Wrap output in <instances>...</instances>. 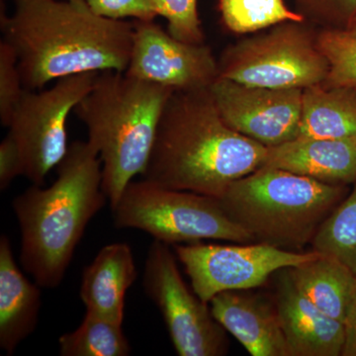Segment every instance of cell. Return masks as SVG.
I'll return each mask as SVG.
<instances>
[{
  "label": "cell",
  "instance_id": "cell-30",
  "mask_svg": "<svg viewBox=\"0 0 356 356\" xmlns=\"http://www.w3.org/2000/svg\"><path fill=\"white\" fill-rule=\"evenodd\" d=\"M341 31H343V30H341ZM343 32H346V34L353 37V38H356V16L355 18H353V20L351 21L350 24L348 25V27L346 28V30H343Z\"/></svg>",
  "mask_w": 356,
  "mask_h": 356
},
{
  "label": "cell",
  "instance_id": "cell-3",
  "mask_svg": "<svg viewBox=\"0 0 356 356\" xmlns=\"http://www.w3.org/2000/svg\"><path fill=\"white\" fill-rule=\"evenodd\" d=\"M107 200L102 159L88 140L70 145L51 186L33 184L14 198L21 266L37 284L54 289L62 283L88 222Z\"/></svg>",
  "mask_w": 356,
  "mask_h": 356
},
{
  "label": "cell",
  "instance_id": "cell-14",
  "mask_svg": "<svg viewBox=\"0 0 356 356\" xmlns=\"http://www.w3.org/2000/svg\"><path fill=\"white\" fill-rule=\"evenodd\" d=\"M231 290L209 302L218 323L252 356H290L275 304L259 295Z\"/></svg>",
  "mask_w": 356,
  "mask_h": 356
},
{
  "label": "cell",
  "instance_id": "cell-19",
  "mask_svg": "<svg viewBox=\"0 0 356 356\" xmlns=\"http://www.w3.org/2000/svg\"><path fill=\"white\" fill-rule=\"evenodd\" d=\"M288 273L314 305L343 324L356 280L348 266L320 254L316 259L289 267Z\"/></svg>",
  "mask_w": 356,
  "mask_h": 356
},
{
  "label": "cell",
  "instance_id": "cell-20",
  "mask_svg": "<svg viewBox=\"0 0 356 356\" xmlns=\"http://www.w3.org/2000/svg\"><path fill=\"white\" fill-rule=\"evenodd\" d=\"M122 324L86 311L81 325L58 339L62 356H127L131 346Z\"/></svg>",
  "mask_w": 356,
  "mask_h": 356
},
{
  "label": "cell",
  "instance_id": "cell-1",
  "mask_svg": "<svg viewBox=\"0 0 356 356\" xmlns=\"http://www.w3.org/2000/svg\"><path fill=\"white\" fill-rule=\"evenodd\" d=\"M0 28L29 90L84 72H125L132 51L134 22L97 15L86 0H15L11 15L1 9Z\"/></svg>",
  "mask_w": 356,
  "mask_h": 356
},
{
  "label": "cell",
  "instance_id": "cell-22",
  "mask_svg": "<svg viewBox=\"0 0 356 356\" xmlns=\"http://www.w3.org/2000/svg\"><path fill=\"white\" fill-rule=\"evenodd\" d=\"M219 9L227 29L236 34L261 31L287 21H306L301 13L290 10L284 0H219Z\"/></svg>",
  "mask_w": 356,
  "mask_h": 356
},
{
  "label": "cell",
  "instance_id": "cell-15",
  "mask_svg": "<svg viewBox=\"0 0 356 356\" xmlns=\"http://www.w3.org/2000/svg\"><path fill=\"white\" fill-rule=\"evenodd\" d=\"M261 166L280 168L325 184L356 181V139L295 138L267 147Z\"/></svg>",
  "mask_w": 356,
  "mask_h": 356
},
{
  "label": "cell",
  "instance_id": "cell-21",
  "mask_svg": "<svg viewBox=\"0 0 356 356\" xmlns=\"http://www.w3.org/2000/svg\"><path fill=\"white\" fill-rule=\"evenodd\" d=\"M311 245L318 254L341 261L356 275V181L323 222Z\"/></svg>",
  "mask_w": 356,
  "mask_h": 356
},
{
  "label": "cell",
  "instance_id": "cell-10",
  "mask_svg": "<svg viewBox=\"0 0 356 356\" xmlns=\"http://www.w3.org/2000/svg\"><path fill=\"white\" fill-rule=\"evenodd\" d=\"M175 252L191 278L192 291L206 303L221 292L261 287L273 273L320 254L315 250L289 252L261 243L198 242L175 245Z\"/></svg>",
  "mask_w": 356,
  "mask_h": 356
},
{
  "label": "cell",
  "instance_id": "cell-25",
  "mask_svg": "<svg viewBox=\"0 0 356 356\" xmlns=\"http://www.w3.org/2000/svg\"><path fill=\"white\" fill-rule=\"evenodd\" d=\"M16 51L4 40L0 42V121L8 127L14 110L24 95Z\"/></svg>",
  "mask_w": 356,
  "mask_h": 356
},
{
  "label": "cell",
  "instance_id": "cell-16",
  "mask_svg": "<svg viewBox=\"0 0 356 356\" xmlns=\"http://www.w3.org/2000/svg\"><path fill=\"white\" fill-rule=\"evenodd\" d=\"M137 276L128 243H110L102 248L83 273L79 296L86 311L123 325L126 293Z\"/></svg>",
  "mask_w": 356,
  "mask_h": 356
},
{
  "label": "cell",
  "instance_id": "cell-5",
  "mask_svg": "<svg viewBox=\"0 0 356 356\" xmlns=\"http://www.w3.org/2000/svg\"><path fill=\"white\" fill-rule=\"evenodd\" d=\"M348 193V185L261 166L229 185L219 201L255 243L300 252Z\"/></svg>",
  "mask_w": 356,
  "mask_h": 356
},
{
  "label": "cell",
  "instance_id": "cell-13",
  "mask_svg": "<svg viewBox=\"0 0 356 356\" xmlns=\"http://www.w3.org/2000/svg\"><path fill=\"white\" fill-rule=\"evenodd\" d=\"M275 304L290 356L343 355L344 325L307 298L288 273L281 269Z\"/></svg>",
  "mask_w": 356,
  "mask_h": 356
},
{
  "label": "cell",
  "instance_id": "cell-17",
  "mask_svg": "<svg viewBox=\"0 0 356 356\" xmlns=\"http://www.w3.org/2000/svg\"><path fill=\"white\" fill-rule=\"evenodd\" d=\"M41 286L20 270L10 241L0 238V348L13 355L31 336L41 309Z\"/></svg>",
  "mask_w": 356,
  "mask_h": 356
},
{
  "label": "cell",
  "instance_id": "cell-12",
  "mask_svg": "<svg viewBox=\"0 0 356 356\" xmlns=\"http://www.w3.org/2000/svg\"><path fill=\"white\" fill-rule=\"evenodd\" d=\"M209 89L222 120L236 132L266 147L297 137L303 89L261 88L222 77Z\"/></svg>",
  "mask_w": 356,
  "mask_h": 356
},
{
  "label": "cell",
  "instance_id": "cell-4",
  "mask_svg": "<svg viewBox=\"0 0 356 356\" xmlns=\"http://www.w3.org/2000/svg\"><path fill=\"white\" fill-rule=\"evenodd\" d=\"M175 91L107 70L74 112L88 129V142L102 163V189L111 208L151 156L161 114Z\"/></svg>",
  "mask_w": 356,
  "mask_h": 356
},
{
  "label": "cell",
  "instance_id": "cell-28",
  "mask_svg": "<svg viewBox=\"0 0 356 356\" xmlns=\"http://www.w3.org/2000/svg\"><path fill=\"white\" fill-rule=\"evenodd\" d=\"M19 175H23L19 147L13 138L7 134L0 144V191H6Z\"/></svg>",
  "mask_w": 356,
  "mask_h": 356
},
{
  "label": "cell",
  "instance_id": "cell-9",
  "mask_svg": "<svg viewBox=\"0 0 356 356\" xmlns=\"http://www.w3.org/2000/svg\"><path fill=\"white\" fill-rule=\"evenodd\" d=\"M143 285L147 296L161 312L178 355L228 353L226 330L213 316L209 303L186 286L170 245L156 240L149 245Z\"/></svg>",
  "mask_w": 356,
  "mask_h": 356
},
{
  "label": "cell",
  "instance_id": "cell-23",
  "mask_svg": "<svg viewBox=\"0 0 356 356\" xmlns=\"http://www.w3.org/2000/svg\"><path fill=\"white\" fill-rule=\"evenodd\" d=\"M317 42L330 65L323 86L356 88V38L341 30L322 29L317 33Z\"/></svg>",
  "mask_w": 356,
  "mask_h": 356
},
{
  "label": "cell",
  "instance_id": "cell-24",
  "mask_svg": "<svg viewBox=\"0 0 356 356\" xmlns=\"http://www.w3.org/2000/svg\"><path fill=\"white\" fill-rule=\"evenodd\" d=\"M159 15L168 21V32L173 38L191 44H204L197 0H152Z\"/></svg>",
  "mask_w": 356,
  "mask_h": 356
},
{
  "label": "cell",
  "instance_id": "cell-8",
  "mask_svg": "<svg viewBox=\"0 0 356 356\" xmlns=\"http://www.w3.org/2000/svg\"><path fill=\"white\" fill-rule=\"evenodd\" d=\"M99 72H84L56 81L44 90L25 89L9 123V135L19 147L23 177L43 185L69 149L67 120L92 88Z\"/></svg>",
  "mask_w": 356,
  "mask_h": 356
},
{
  "label": "cell",
  "instance_id": "cell-18",
  "mask_svg": "<svg viewBox=\"0 0 356 356\" xmlns=\"http://www.w3.org/2000/svg\"><path fill=\"white\" fill-rule=\"evenodd\" d=\"M296 138L356 139V88H304Z\"/></svg>",
  "mask_w": 356,
  "mask_h": 356
},
{
  "label": "cell",
  "instance_id": "cell-26",
  "mask_svg": "<svg viewBox=\"0 0 356 356\" xmlns=\"http://www.w3.org/2000/svg\"><path fill=\"white\" fill-rule=\"evenodd\" d=\"M297 13L323 29L346 30L356 16V0H296Z\"/></svg>",
  "mask_w": 356,
  "mask_h": 356
},
{
  "label": "cell",
  "instance_id": "cell-29",
  "mask_svg": "<svg viewBox=\"0 0 356 356\" xmlns=\"http://www.w3.org/2000/svg\"><path fill=\"white\" fill-rule=\"evenodd\" d=\"M343 325L346 339L343 356H356V280Z\"/></svg>",
  "mask_w": 356,
  "mask_h": 356
},
{
  "label": "cell",
  "instance_id": "cell-11",
  "mask_svg": "<svg viewBox=\"0 0 356 356\" xmlns=\"http://www.w3.org/2000/svg\"><path fill=\"white\" fill-rule=\"evenodd\" d=\"M125 74L177 92L210 88L219 77V67L205 44L173 38L154 20H135Z\"/></svg>",
  "mask_w": 356,
  "mask_h": 356
},
{
  "label": "cell",
  "instance_id": "cell-27",
  "mask_svg": "<svg viewBox=\"0 0 356 356\" xmlns=\"http://www.w3.org/2000/svg\"><path fill=\"white\" fill-rule=\"evenodd\" d=\"M86 2L93 13L111 20L134 18L139 21H153L159 16L152 0H86Z\"/></svg>",
  "mask_w": 356,
  "mask_h": 356
},
{
  "label": "cell",
  "instance_id": "cell-7",
  "mask_svg": "<svg viewBox=\"0 0 356 356\" xmlns=\"http://www.w3.org/2000/svg\"><path fill=\"white\" fill-rule=\"evenodd\" d=\"M219 77L247 86L301 88L322 84L330 65L317 33L304 22L280 23L270 31L229 47L218 60Z\"/></svg>",
  "mask_w": 356,
  "mask_h": 356
},
{
  "label": "cell",
  "instance_id": "cell-2",
  "mask_svg": "<svg viewBox=\"0 0 356 356\" xmlns=\"http://www.w3.org/2000/svg\"><path fill=\"white\" fill-rule=\"evenodd\" d=\"M267 147L227 125L210 89L177 91L166 103L143 179L221 198L261 168Z\"/></svg>",
  "mask_w": 356,
  "mask_h": 356
},
{
  "label": "cell",
  "instance_id": "cell-6",
  "mask_svg": "<svg viewBox=\"0 0 356 356\" xmlns=\"http://www.w3.org/2000/svg\"><path fill=\"white\" fill-rule=\"evenodd\" d=\"M111 210L116 228L140 229L168 245L203 240L255 243L225 212L219 199L165 188L143 178L126 186Z\"/></svg>",
  "mask_w": 356,
  "mask_h": 356
}]
</instances>
